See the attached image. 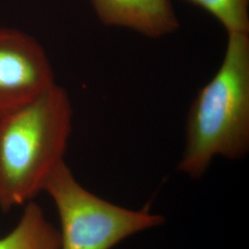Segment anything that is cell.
Listing matches in <instances>:
<instances>
[{
  "label": "cell",
  "mask_w": 249,
  "mask_h": 249,
  "mask_svg": "<svg viewBox=\"0 0 249 249\" xmlns=\"http://www.w3.org/2000/svg\"><path fill=\"white\" fill-rule=\"evenodd\" d=\"M223 61L193 100L178 170L201 178L215 157L249 151V35L229 34Z\"/></svg>",
  "instance_id": "cell-1"
},
{
  "label": "cell",
  "mask_w": 249,
  "mask_h": 249,
  "mask_svg": "<svg viewBox=\"0 0 249 249\" xmlns=\"http://www.w3.org/2000/svg\"><path fill=\"white\" fill-rule=\"evenodd\" d=\"M71 101L55 84L31 104L0 117V208L24 204L62 161L72 130Z\"/></svg>",
  "instance_id": "cell-2"
},
{
  "label": "cell",
  "mask_w": 249,
  "mask_h": 249,
  "mask_svg": "<svg viewBox=\"0 0 249 249\" xmlns=\"http://www.w3.org/2000/svg\"><path fill=\"white\" fill-rule=\"evenodd\" d=\"M44 190L59 215L60 249H112L125 238L164 222L147 209L128 210L90 193L80 186L65 161L53 170Z\"/></svg>",
  "instance_id": "cell-3"
},
{
  "label": "cell",
  "mask_w": 249,
  "mask_h": 249,
  "mask_svg": "<svg viewBox=\"0 0 249 249\" xmlns=\"http://www.w3.org/2000/svg\"><path fill=\"white\" fill-rule=\"evenodd\" d=\"M55 84L40 43L18 30L0 28V117L31 104Z\"/></svg>",
  "instance_id": "cell-4"
},
{
  "label": "cell",
  "mask_w": 249,
  "mask_h": 249,
  "mask_svg": "<svg viewBox=\"0 0 249 249\" xmlns=\"http://www.w3.org/2000/svg\"><path fill=\"white\" fill-rule=\"evenodd\" d=\"M106 26L129 29L148 38L174 34L179 20L170 0H91Z\"/></svg>",
  "instance_id": "cell-5"
},
{
  "label": "cell",
  "mask_w": 249,
  "mask_h": 249,
  "mask_svg": "<svg viewBox=\"0 0 249 249\" xmlns=\"http://www.w3.org/2000/svg\"><path fill=\"white\" fill-rule=\"evenodd\" d=\"M0 249H60V234L42 209L29 203L17 226L0 238Z\"/></svg>",
  "instance_id": "cell-6"
},
{
  "label": "cell",
  "mask_w": 249,
  "mask_h": 249,
  "mask_svg": "<svg viewBox=\"0 0 249 249\" xmlns=\"http://www.w3.org/2000/svg\"><path fill=\"white\" fill-rule=\"evenodd\" d=\"M217 18L229 34L249 35V0H185Z\"/></svg>",
  "instance_id": "cell-7"
}]
</instances>
